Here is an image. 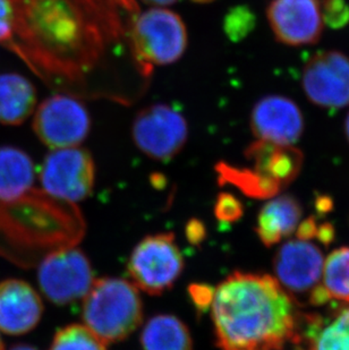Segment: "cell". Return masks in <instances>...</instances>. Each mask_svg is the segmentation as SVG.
<instances>
[{"label":"cell","instance_id":"cell-1","mask_svg":"<svg viewBox=\"0 0 349 350\" xmlns=\"http://www.w3.org/2000/svg\"><path fill=\"white\" fill-rule=\"evenodd\" d=\"M10 1L14 13L10 51L67 94L89 91L119 48L132 53L129 32L138 15L133 0Z\"/></svg>","mask_w":349,"mask_h":350},{"label":"cell","instance_id":"cell-2","mask_svg":"<svg viewBox=\"0 0 349 350\" xmlns=\"http://www.w3.org/2000/svg\"><path fill=\"white\" fill-rule=\"evenodd\" d=\"M210 308L220 350H283L296 341L295 301L269 274L231 273L214 289Z\"/></svg>","mask_w":349,"mask_h":350},{"label":"cell","instance_id":"cell-3","mask_svg":"<svg viewBox=\"0 0 349 350\" xmlns=\"http://www.w3.org/2000/svg\"><path fill=\"white\" fill-rule=\"evenodd\" d=\"M83 299L84 325L105 345L125 340L143 321L141 296L132 281L98 279Z\"/></svg>","mask_w":349,"mask_h":350},{"label":"cell","instance_id":"cell-4","mask_svg":"<svg viewBox=\"0 0 349 350\" xmlns=\"http://www.w3.org/2000/svg\"><path fill=\"white\" fill-rule=\"evenodd\" d=\"M129 41L133 57L145 79L155 66H166L181 59L188 48V29L174 10L152 7L138 13Z\"/></svg>","mask_w":349,"mask_h":350},{"label":"cell","instance_id":"cell-5","mask_svg":"<svg viewBox=\"0 0 349 350\" xmlns=\"http://www.w3.org/2000/svg\"><path fill=\"white\" fill-rule=\"evenodd\" d=\"M184 271V258L172 232L143 238L129 256L127 272L138 289L159 296L172 289Z\"/></svg>","mask_w":349,"mask_h":350},{"label":"cell","instance_id":"cell-6","mask_svg":"<svg viewBox=\"0 0 349 350\" xmlns=\"http://www.w3.org/2000/svg\"><path fill=\"white\" fill-rule=\"evenodd\" d=\"M36 137L51 150L81 146L91 131V117L77 96L57 93L43 100L32 122Z\"/></svg>","mask_w":349,"mask_h":350},{"label":"cell","instance_id":"cell-7","mask_svg":"<svg viewBox=\"0 0 349 350\" xmlns=\"http://www.w3.org/2000/svg\"><path fill=\"white\" fill-rule=\"evenodd\" d=\"M132 137L145 156L155 161L168 162L181 153L188 142V120L172 106L155 103L136 115Z\"/></svg>","mask_w":349,"mask_h":350},{"label":"cell","instance_id":"cell-8","mask_svg":"<svg viewBox=\"0 0 349 350\" xmlns=\"http://www.w3.org/2000/svg\"><path fill=\"white\" fill-rule=\"evenodd\" d=\"M38 280L43 295L64 306L86 297L96 279L88 256L79 248L65 247L47 255Z\"/></svg>","mask_w":349,"mask_h":350},{"label":"cell","instance_id":"cell-9","mask_svg":"<svg viewBox=\"0 0 349 350\" xmlns=\"http://www.w3.org/2000/svg\"><path fill=\"white\" fill-rule=\"evenodd\" d=\"M96 165L81 146L53 150L43 160L40 182L47 194L66 202L89 198L94 187Z\"/></svg>","mask_w":349,"mask_h":350},{"label":"cell","instance_id":"cell-10","mask_svg":"<svg viewBox=\"0 0 349 350\" xmlns=\"http://www.w3.org/2000/svg\"><path fill=\"white\" fill-rule=\"evenodd\" d=\"M302 86L307 99L326 109L349 105V57L329 50L311 57L304 66Z\"/></svg>","mask_w":349,"mask_h":350},{"label":"cell","instance_id":"cell-11","mask_svg":"<svg viewBox=\"0 0 349 350\" xmlns=\"http://www.w3.org/2000/svg\"><path fill=\"white\" fill-rule=\"evenodd\" d=\"M267 17L276 39L287 46H310L322 36L320 0H272Z\"/></svg>","mask_w":349,"mask_h":350},{"label":"cell","instance_id":"cell-12","mask_svg":"<svg viewBox=\"0 0 349 350\" xmlns=\"http://www.w3.org/2000/svg\"><path fill=\"white\" fill-rule=\"evenodd\" d=\"M250 129L261 141L294 146L304 132L303 113L286 96H266L252 110Z\"/></svg>","mask_w":349,"mask_h":350},{"label":"cell","instance_id":"cell-13","mask_svg":"<svg viewBox=\"0 0 349 350\" xmlns=\"http://www.w3.org/2000/svg\"><path fill=\"white\" fill-rule=\"evenodd\" d=\"M280 284L295 294H305L319 284L323 273L322 252L309 241H287L274 256Z\"/></svg>","mask_w":349,"mask_h":350},{"label":"cell","instance_id":"cell-14","mask_svg":"<svg viewBox=\"0 0 349 350\" xmlns=\"http://www.w3.org/2000/svg\"><path fill=\"white\" fill-rule=\"evenodd\" d=\"M43 314V303L31 284L20 279L0 282V331L22 336L34 330Z\"/></svg>","mask_w":349,"mask_h":350},{"label":"cell","instance_id":"cell-15","mask_svg":"<svg viewBox=\"0 0 349 350\" xmlns=\"http://www.w3.org/2000/svg\"><path fill=\"white\" fill-rule=\"evenodd\" d=\"M245 157L252 162V170L257 176L280 191L300 175L304 160L302 151L294 146H281L261 139L247 148Z\"/></svg>","mask_w":349,"mask_h":350},{"label":"cell","instance_id":"cell-16","mask_svg":"<svg viewBox=\"0 0 349 350\" xmlns=\"http://www.w3.org/2000/svg\"><path fill=\"white\" fill-rule=\"evenodd\" d=\"M296 344L300 350H349V306L322 317L309 314L300 319Z\"/></svg>","mask_w":349,"mask_h":350},{"label":"cell","instance_id":"cell-17","mask_svg":"<svg viewBox=\"0 0 349 350\" xmlns=\"http://www.w3.org/2000/svg\"><path fill=\"white\" fill-rule=\"evenodd\" d=\"M303 210L300 202L290 195H281L264 204L257 217V236L270 247L289 237L297 229Z\"/></svg>","mask_w":349,"mask_h":350},{"label":"cell","instance_id":"cell-18","mask_svg":"<svg viewBox=\"0 0 349 350\" xmlns=\"http://www.w3.org/2000/svg\"><path fill=\"white\" fill-rule=\"evenodd\" d=\"M34 83L17 73L0 74V124L20 126L32 116L36 107Z\"/></svg>","mask_w":349,"mask_h":350},{"label":"cell","instance_id":"cell-19","mask_svg":"<svg viewBox=\"0 0 349 350\" xmlns=\"http://www.w3.org/2000/svg\"><path fill=\"white\" fill-rule=\"evenodd\" d=\"M34 163L31 157L16 146H0V202L24 198L34 186Z\"/></svg>","mask_w":349,"mask_h":350},{"label":"cell","instance_id":"cell-20","mask_svg":"<svg viewBox=\"0 0 349 350\" xmlns=\"http://www.w3.org/2000/svg\"><path fill=\"white\" fill-rule=\"evenodd\" d=\"M141 345L143 350H193L186 324L170 314H159L144 324Z\"/></svg>","mask_w":349,"mask_h":350},{"label":"cell","instance_id":"cell-21","mask_svg":"<svg viewBox=\"0 0 349 350\" xmlns=\"http://www.w3.org/2000/svg\"><path fill=\"white\" fill-rule=\"evenodd\" d=\"M323 289L329 299L349 303V247L338 248L323 265Z\"/></svg>","mask_w":349,"mask_h":350},{"label":"cell","instance_id":"cell-22","mask_svg":"<svg viewBox=\"0 0 349 350\" xmlns=\"http://www.w3.org/2000/svg\"><path fill=\"white\" fill-rule=\"evenodd\" d=\"M221 184H231L247 196L254 198H274L280 189L261 178L252 169L237 168L220 162L217 165Z\"/></svg>","mask_w":349,"mask_h":350},{"label":"cell","instance_id":"cell-23","mask_svg":"<svg viewBox=\"0 0 349 350\" xmlns=\"http://www.w3.org/2000/svg\"><path fill=\"white\" fill-rule=\"evenodd\" d=\"M49 350H107V346L84 324H70L57 331Z\"/></svg>","mask_w":349,"mask_h":350},{"label":"cell","instance_id":"cell-24","mask_svg":"<svg viewBox=\"0 0 349 350\" xmlns=\"http://www.w3.org/2000/svg\"><path fill=\"white\" fill-rule=\"evenodd\" d=\"M255 25V16L247 7H235L224 18V31L233 41L246 37Z\"/></svg>","mask_w":349,"mask_h":350},{"label":"cell","instance_id":"cell-25","mask_svg":"<svg viewBox=\"0 0 349 350\" xmlns=\"http://www.w3.org/2000/svg\"><path fill=\"white\" fill-rule=\"evenodd\" d=\"M323 23L331 29H341L349 23V5L347 0H321Z\"/></svg>","mask_w":349,"mask_h":350},{"label":"cell","instance_id":"cell-26","mask_svg":"<svg viewBox=\"0 0 349 350\" xmlns=\"http://www.w3.org/2000/svg\"><path fill=\"white\" fill-rule=\"evenodd\" d=\"M214 215L219 221H237L243 215V205L237 198L229 193H221L214 205Z\"/></svg>","mask_w":349,"mask_h":350},{"label":"cell","instance_id":"cell-27","mask_svg":"<svg viewBox=\"0 0 349 350\" xmlns=\"http://www.w3.org/2000/svg\"><path fill=\"white\" fill-rule=\"evenodd\" d=\"M13 41V7L10 0H0V44L10 50Z\"/></svg>","mask_w":349,"mask_h":350},{"label":"cell","instance_id":"cell-28","mask_svg":"<svg viewBox=\"0 0 349 350\" xmlns=\"http://www.w3.org/2000/svg\"><path fill=\"white\" fill-rule=\"evenodd\" d=\"M214 291V289H211L207 284H193L190 287L192 299L196 305V308L201 311H205L210 306Z\"/></svg>","mask_w":349,"mask_h":350},{"label":"cell","instance_id":"cell-29","mask_svg":"<svg viewBox=\"0 0 349 350\" xmlns=\"http://www.w3.org/2000/svg\"><path fill=\"white\" fill-rule=\"evenodd\" d=\"M318 228H319V225H318L316 219L314 218V217L305 219L300 226H297V239H300V241H310V239L316 238Z\"/></svg>","mask_w":349,"mask_h":350},{"label":"cell","instance_id":"cell-30","mask_svg":"<svg viewBox=\"0 0 349 350\" xmlns=\"http://www.w3.org/2000/svg\"><path fill=\"white\" fill-rule=\"evenodd\" d=\"M186 236L191 244H198L205 237V228L203 224L198 220H192L186 227Z\"/></svg>","mask_w":349,"mask_h":350},{"label":"cell","instance_id":"cell-31","mask_svg":"<svg viewBox=\"0 0 349 350\" xmlns=\"http://www.w3.org/2000/svg\"><path fill=\"white\" fill-rule=\"evenodd\" d=\"M335 236H336V234H335V228H333V225L323 224V225L319 226L318 232H316V238L322 244L329 245L330 243H333Z\"/></svg>","mask_w":349,"mask_h":350},{"label":"cell","instance_id":"cell-32","mask_svg":"<svg viewBox=\"0 0 349 350\" xmlns=\"http://www.w3.org/2000/svg\"><path fill=\"white\" fill-rule=\"evenodd\" d=\"M315 206L320 213H326L333 208V201L328 196H321L316 200Z\"/></svg>","mask_w":349,"mask_h":350},{"label":"cell","instance_id":"cell-33","mask_svg":"<svg viewBox=\"0 0 349 350\" xmlns=\"http://www.w3.org/2000/svg\"><path fill=\"white\" fill-rule=\"evenodd\" d=\"M143 3H148L153 7L170 6L172 3H177L178 0H142Z\"/></svg>","mask_w":349,"mask_h":350},{"label":"cell","instance_id":"cell-34","mask_svg":"<svg viewBox=\"0 0 349 350\" xmlns=\"http://www.w3.org/2000/svg\"><path fill=\"white\" fill-rule=\"evenodd\" d=\"M10 350H38L36 348L32 347V346H29V345L25 344H20L15 345L13 347L10 348Z\"/></svg>","mask_w":349,"mask_h":350},{"label":"cell","instance_id":"cell-35","mask_svg":"<svg viewBox=\"0 0 349 350\" xmlns=\"http://www.w3.org/2000/svg\"><path fill=\"white\" fill-rule=\"evenodd\" d=\"M345 131H346L347 139H348L349 142V113L346 118V122H345Z\"/></svg>","mask_w":349,"mask_h":350},{"label":"cell","instance_id":"cell-36","mask_svg":"<svg viewBox=\"0 0 349 350\" xmlns=\"http://www.w3.org/2000/svg\"><path fill=\"white\" fill-rule=\"evenodd\" d=\"M192 1L198 3H214V0H192Z\"/></svg>","mask_w":349,"mask_h":350},{"label":"cell","instance_id":"cell-37","mask_svg":"<svg viewBox=\"0 0 349 350\" xmlns=\"http://www.w3.org/2000/svg\"><path fill=\"white\" fill-rule=\"evenodd\" d=\"M0 350H5V345H3V339L0 337Z\"/></svg>","mask_w":349,"mask_h":350}]
</instances>
